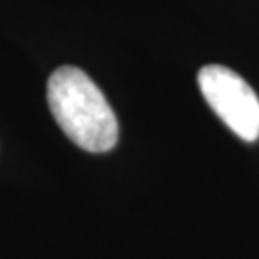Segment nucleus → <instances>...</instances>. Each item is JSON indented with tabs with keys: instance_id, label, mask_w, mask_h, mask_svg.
<instances>
[{
	"instance_id": "obj_1",
	"label": "nucleus",
	"mask_w": 259,
	"mask_h": 259,
	"mask_svg": "<svg viewBox=\"0 0 259 259\" xmlns=\"http://www.w3.org/2000/svg\"><path fill=\"white\" fill-rule=\"evenodd\" d=\"M48 103L54 120L77 147L93 153L118 142V120L105 95L84 71L58 67L48 81Z\"/></svg>"
},
{
	"instance_id": "obj_2",
	"label": "nucleus",
	"mask_w": 259,
	"mask_h": 259,
	"mask_svg": "<svg viewBox=\"0 0 259 259\" xmlns=\"http://www.w3.org/2000/svg\"><path fill=\"white\" fill-rule=\"evenodd\" d=\"M204 100L212 111L244 142L259 138V98L232 69L221 64L204 66L197 76Z\"/></svg>"
}]
</instances>
